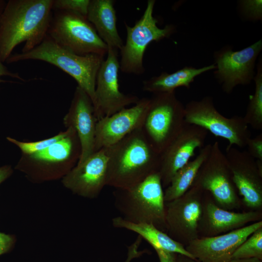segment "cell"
I'll return each mask as SVG.
<instances>
[{
    "mask_svg": "<svg viewBox=\"0 0 262 262\" xmlns=\"http://www.w3.org/2000/svg\"><path fill=\"white\" fill-rule=\"evenodd\" d=\"M53 0H9L0 16V60L24 42L22 52L39 45L47 35Z\"/></svg>",
    "mask_w": 262,
    "mask_h": 262,
    "instance_id": "6da1fadb",
    "label": "cell"
},
{
    "mask_svg": "<svg viewBox=\"0 0 262 262\" xmlns=\"http://www.w3.org/2000/svg\"><path fill=\"white\" fill-rule=\"evenodd\" d=\"M107 148L106 186L115 189L129 188L159 172L161 155L142 128Z\"/></svg>",
    "mask_w": 262,
    "mask_h": 262,
    "instance_id": "7a4b0ae2",
    "label": "cell"
},
{
    "mask_svg": "<svg viewBox=\"0 0 262 262\" xmlns=\"http://www.w3.org/2000/svg\"><path fill=\"white\" fill-rule=\"evenodd\" d=\"M104 57L95 54L77 55L61 47L47 35L33 49L11 54L6 62L12 63L37 60L53 65L71 76L78 86L89 96L94 105L96 79Z\"/></svg>",
    "mask_w": 262,
    "mask_h": 262,
    "instance_id": "3957f363",
    "label": "cell"
},
{
    "mask_svg": "<svg viewBox=\"0 0 262 262\" xmlns=\"http://www.w3.org/2000/svg\"><path fill=\"white\" fill-rule=\"evenodd\" d=\"M114 203L124 219L152 224L166 232L165 202L159 172L127 189H115Z\"/></svg>",
    "mask_w": 262,
    "mask_h": 262,
    "instance_id": "277c9868",
    "label": "cell"
},
{
    "mask_svg": "<svg viewBox=\"0 0 262 262\" xmlns=\"http://www.w3.org/2000/svg\"><path fill=\"white\" fill-rule=\"evenodd\" d=\"M186 124L185 106L175 92L153 94L142 129L159 153L166 150Z\"/></svg>",
    "mask_w": 262,
    "mask_h": 262,
    "instance_id": "5b68a950",
    "label": "cell"
},
{
    "mask_svg": "<svg viewBox=\"0 0 262 262\" xmlns=\"http://www.w3.org/2000/svg\"><path fill=\"white\" fill-rule=\"evenodd\" d=\"M47 35L61 47L79 55L105 56L108 46L86 17L56 10L52 16Z\"/></svg>",
    "mask_w": 262,
    "mask_h": 262,
    "instance_id": "8992f818",
    "label": "cell"
},
{
    "mask_svg": "<svg viewBox=\"0 0 262 262\" xmlns=\"http://www.w3.org/2000/svg\"><path fill=\"white\" fill-rule=\"evenodd\" d=\"M155 0H148L141 17L133 26L125 23L126 40L120 49V69L125 73L141 75L145 72L143 58L148 45L170 37L176 29L173 24L160 28L153 15Z\"/></svg>",
    "mask_w": 262,
    "mask_h": 262,
    "instance_id": "52a82bcc",
    "label": "cell"
},
{
    "mask_svg": "<svg viewBox=\"0 0 262 262\" xmlns=\"http://www.w3.org/2000/svg\"><path fill=\"white\" fill-rule=\"evenodd\" d=\"M185 121L188 124L198 126L215 136L227 140L228 147L236 146L244 148L251 138V132L244 117L223 116L216 109L210 96L188 102L185 106Z\"/></svg>",
    "mask_w": 262,
    "mask_h": 262,
    "instance_id": "ba28073f",
    "label": "cell"
},
{
    "mask_svg": "<svg viewBox=\"0 0 262 262\" xmlns=\"http://www.w3.org/2000/svg\"><path fill=\"white\" fill-rule=\"evenodd\" d=\"M193 184L209 192L221 208L231 211L240 207L228 160L218 141L212 144L210 153Z\"/></svg>",
    "mask_w": 262,
    "mask_h": 262,
    "instance_id": "9c48e42d",
    "label": "cell"
},
{
    "mask_svg": "<svg viewBox=\"0 0 262 262\" xmlns=\"http://www.w3.org/2000/svg\"><path fill=\"white\" fill-rule=\"evenodd\" d=\"M262 50L260 39L238 51L226 46L214 52L213 74L224 92L229 94L236 86L250 83L255 75L257 58Z\"/></svg>",
    "mask_w": 262,
    "mask_h": 262,
    "instance_id": "30bf717a",
    "label": "cell"
},
{
    "mask_svg": "<svg viewBox=\"0 0 262 262\" xmlns=\"http://www.w3.org/2000/svg\"><path fill=\"white\" fill-rule=\"evenodd\" d=\"M204 192L193 184L182 196L165 202L166 233L184 246L199 237L198 228Z\"/></svg>",
    "mask_w": 262,
    "mask_h": 262,
    "instance_id": "8fae6325",
    "label": "cell"
},
{
    "mask_svg": "<svg viewBox=\"0 0 262 262\" xmlns=\"http://www.w3.org/2000/svg\"><path fill=\"white\" fill-rule=\"evenodd\" d=\"M119 69L118 49L108 47L107 57L102 62L96 79L94 106L98 120L111 115L139 100L134 95L120 91Z\"/></svg>",
    "mask_w": 262,
    "mask_h": 262,
    "instance_id": "7c38bea8",
    "label": "cell"
},
{
    "mask_svg": "<svg viewBox=\"0 0 262 262\" xmlns=\"http://www.w3.org/2000/svg\"><path fill=\"white\" fill-rule=\"evenodd\" d=\"M225 155L231 173L232 180L244 204L252 211L262 208V172L256 160L246 150L234 146L227 147Z\"/></svg>",
    "mask_w": 262,
    "mask_h": 262,
    "instance_id": "4fadbf2b",
    "label": "cell"
},
{
    "mask_svg": "<svg viewBox=\"0 0 262 262\" xmlns=\"http://www.w3.org/2000/svg\"><path fill=\"white\" fill-rule=\"evenodd\" d=\"M149 102L150 98H142L133 106L98 120L95 133V152L116 143L131 132L142 128Z\"/></svg>",
    "mask_w": 262,
    "mask_h": 262,
    "instance_id": "5bb4252c",
    "label": "cell"
},
{
    "mask_svg": "<svg viewBox=\"0 0 262 262\" xmlns=\"http://www.w3.org/2000/svg\"><path fill=\"white\" fill-rule=\"evenodd\" d=\"M108 158L107 147L95 152L63 177L64 186L80 196L89 199L97 197L106 186Z\"/></svg>",
    "mask_w": 262,
    "mask_h": 262,
    "instance_id": "9a60e30c",
    "label": "cell"
},
{
    "mask_svg": "<svg viewBox=\"0 0 262 262\" xmlns=\"http://www.w3.org/2000/svg\"><path fill=\"white\" fill-rule=\"evenodd\" d=\"M262 221L212 237H199L190 242L185 249L198 262H229L238 247L258 229Z\"/></svg>",
    "mask_w": 262,
    "mask_h": 262,
    "instance_id": "2e32d148",
    "label": "cell"
},
{
    "mask_svg": "<svg viewBox=\"0 0 262 262\" xmlns=\"http://www.w3.org/2000/svg\"><path fill=\"white\" fill-rule=\"evenodd\" d=\"M208 131L186 123L184 128L161 154L159 173L162 186L166 188L176 172L195 155L196 150L204 146Z\"/></svg>",
    "mask_w": 262,
    "mask_h": 262,
    "instance_id": "e0dca14e",
    "label": "cell"
},
{
    "mask_svg": "<svg viewBox=\"0 0 262 262\" xmlns=\"http://www.w3.org/2000/svg\"><path fill=\"white\" fill-rule=\"evenodd\" d=\"M64 120L67 128L73 129L77 134L81 152L77 164L82 163L95 152V133L98 120L90 98L78 86Z\"/></svg>",
    "mask_w": 262,
    "mask_h": 262,
    "instance_id": "ac0fdd59",
    "label": "cell"
},
{
    "mask_svg": "<svg viewBox=\"0 0 262 262\" xmlns=\"http://www.w3.org/2000/svg\"><path fill=\"white\" fill-rule=\"evenodd\" d=\"M207 192V191H206ZM203 199L202 211L198 224L199 237L221 235L242 228L247 224L262 221L261 211L238 213L218 206L207 192Z\"/></svg>",
    "mask_w": 262,
    "mask_h": 262,
    "instance_id": "d6986e66",
    "label": "cell"
},
{
    "mask_svg": "<svg viewBox=\"0 0 262 262\" xmlns=\"http://www.w3.org/2000/svg\"><path fill=\"white\" fill-rule=\"evenodd\" d=\"M113 0H90L86 18L108 47L120 49L123 45L116 27Z\"/></svg>",
    "mask_w": 262,
    "mask_h": 262,
    "instance_id": "ffe728a7",
    "label": "cell"
},
{
    "mask_svg": "<svg viewBox=\"0 0 262 262\" xmlns=\"http://www.w3.org/2000/svg\"><path fill=\"white\" fill-rule=\"evenodd\" d=\"M112 222L115 228L128 229L138 234L155 250L161 249L180 254L196 260L187 251L184 246L173 240L166 232L160 230L152 224L132 222L121 216L114 217Z\"/></svg>",
    "mask_w": 262,
    "mask_h": 262,
    "instance_id": "44dd1931",
    "label": "cell"
},
{
    "mask_svg": "<svg viewBox=\"0 0 262 262\" xmlns=\"http://www.w3.org/2000/svg\"><path fill=\"white\" fill-rule=\"evenodd\" d=\"M215 69V65L212 64L200 68L186 66L171 73L163 72L144 81L142 89L153 94L175 92L181 86L189 89L196 77Z\"/></svg>",
    "mask_w": 262,
    "mask_h": 262,
    "instance_id": "7402d4cb",
    "label": "cell"
},
{
    "mask_svg": "<svg viewBox=\"0 0 262 262\" xmlns=\"http://www.w3.org/2000/svg\"><path fill=\"white\" fill-rule=\"evenodd\" d=\"M211 146V144L204 146L194 160L189 161L176 172L164 192L165 202L180 197L191 188L199 169L210 153Z\"/></svg>",
    "mask_w": 262,
    "mask_h": 262,
    "instance_id": "603a6c76",
    "label": "cell"
},
{
    "mask_svg": "<svg viewBox=\"0 0 262 262\" xmlns=\"http://www.w3.org/2000/svg\"><path fill=\"white\" fill-rule=\"evenodd\" d=\"M68 134L47 148L32 154L34 160L48 163H56L79 159L81 148L75 131L72 128Z\"/></svg>",
    "mask_w": 262,
    "mask_h": 262,
    "instance_id": "cb8c5ba5",
    "label": "cell"
},
{
    "mask_svg": "<svg viewBox=\"0 0 262 262\" xmlns=\"http://www.w3.org/2000/svg\"><path fill=\"white\" fill-rule=\"evenodd\" d=\"M257 73L253 81L255 82V91L251 96L243 117L248 126L254 129H262V59L259 58L257 64Z\"/></svg>",
    "mask_w": 262,
    "mask_h": 262,
    "instance_id": "d4e9b609",
    "label": "cell"
},
{
    "mask_svg": "<svg viewBox=\"0 0 262 262\" xmlns=\"http://www.w3.org/2000/svg\"><path fill=\"white\" fill-rule=\"evenodd\" d=\"M252 258L262 260V227L256 230L238 247L231 260Z\"/></svg>",
    "mask_w": 262,
    "mask_h": 262,
    "instance_id": "484cf974",
    "label": "cell"
},
{
    "mask_svg": "<svg viewBox=\"0 0 262 262\" xmlns=\"http://www.w3.org/2000/svg\"><path fill=\"white\" fill-rule=\"evenodd\" d=\"M69 131L70 129L68 128L67 131L65 132H61L51 138L36 142H24L9 137H7L6 138L9 142L17 146L22 152L31 155L34 153L44 149L51 144L64 138L68 134Z\"/></svg>",
    "mask_w": 262,
    "mask_h": 262,
    "instance_id": "4316f807",
    "label": "cell"
},
{
    "mask_svg": "<svg viewBox=\"0 0 262 262\" xmlns=\"http://www.w3.org/2000/svg\"><path fill=\"white\" fill-rule=\"evenodd\" d=\"M90 0H53L52 10L66 11L86 17Z\"/></svg>",
    "mask_w": 262,
    "mask_h": 262,
    "instance_id": "83f0119b",
    "label": "cell"
},
{
    "mask_svg": "<svg viewBox=\"0 0 262 262\" xmlns=\"http://www.w3.org/2000/svg\"><path fill=\"white\" fill-rule=\"evenodd\" d=\"M238 10L241 16L246 20H260L262 18V0H240Z\"/></svg>",
    "mask_w": 262,
    "mask_h": 262,
    "instance_id": "f1b7e54d",
    "label": "cell"
},
{
    "mask_svg": "<svg viewBox=\"0 0 262 262\" xmlns=\"http://www.w3.org/2000/svg\"><path fill=\"white\" fill-rule=\"evenodd\" d=\"M247 152L255 160L262 161V133L250 138L247 143Z\"/></svg>",
    "mask_w": 262,
    "mask_h": 262,
    "instance_id": "f546056e",
    "label": "cell"
},
{
    "mask_svg": "<svg viewBox=\"0 0 262 262\" xmlns=\"http://www.w3.org/2000/svg\"><path fill=\"white\" fill-rule=\"evenodd\" d=\"M16 242L14 235L0 232V256L9 252L14 248Z\"/></svg>",
    "mask_w": 262,
    "mask_h": 262,
    "instance_id": "4dcf8cb0",
    "label": "cell"
},
{
    "mask_svg": "<svg viewBox=\"0 0 262 262\" xmlns=\"http://www.w3.org/2000/svg\"><path fill=\"white\" fill-rule=\"evenodd\" d=\"M155 250L157 254L160 262H175L176 253L161 249Z\"/></svg>",
    "mask_w": 262,
    "mask_h": 262,
    "instance_id": "1f68e13d",
    "label": "cell"
},
{
    "mask_svg": "<svg viewBox=\"0 0 262 262\" xmlns=\"http://www.w3.org/2000/svg\"><path fill=\"white\" fill-rule=\"evenodd\" d=\"M2 76H9L13 78H16L22 81H24L18 73L13 72L10 71L0 60V82L2 81L1 79V78Z\"/></svg>",
    "mask_w": 262,
    "mask_h": 262,
    "instance_id": "d6a6232c",
    "label": "cell"
},
{
    "mask_svg": "<svg viewBox=\"0 0 262 262\" xmlns=\"http://www.w3.org/2000/svg\"><path fill=\"white\" fill-rule=\"evenodd\" d=\"M13 170L10 165L0 167V184L7 179L12 174Z\"/></svg>",
    "mask_w": 262,
    "mask_h": 262,
    "instance_id": "836d02e7",
    "label": "cell"
},
{
    "mask_svg": "<svg viewBox=\"0 0 262 262\" xmlns=\"http://www.w3.org/2000/svg\"><path fill=\"white\" fill-rule=\"evenodd\" d=\"M175 262H198V261L186 255L176 253Z\"/></svg>",
    "mask_w": 262,
    "mask_h": 262,
    "instance_id": "e575fe53",
    "label": "cell"
},
{
    "mask_svg": "<svg viewBox=\"0 0 262 262\" xmlns=\"http://www.w3.org/2000/svg\"><path fill=\"white\" fill-rule=\"evenodd\" d=\"M229 262H262V260L258 258H246V259H232Z\"/></svg>",
    "mask_w": 262,
    "mask_h": 262,
    "instance_id": "d590c367",
    "label": "cell"
},
{
    "mask_svg": "<svg viewBox=\"0 0 262 262\" xmlns=\"http://www.w3.org/2000/svg\"><path fill=\"white\" fill-rule=\"evenodd\" d=\"M6 1L4 0H0V16L1 15L4 7L6 5Z\"/></svg>",
    "mask_w": 262,
    "mask_h": 262,
    "instance_id": "8d00e7d4",
    "label": "cell"
}]
</instances>
